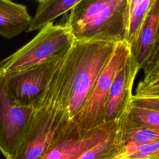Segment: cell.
Wrapping results in <instances>:
<instances>
[{"label": "cell", "mask_w": 159, "mask_h": 159, "mask_svg": "<svg viewBox=\"0 0 159 159\" xmlns=\"http://www.w3.org/2000/svg\"><path fill=\"white\" fill-rule=\"evenodd\" d=\"M127 110L124 114L122 125V135L125 145H138L159 142L158 130L141 127L133 123L126 117Z\"/></svg>", "instance_id": "15"}, {"label": "cell", "mask_w": 159, "mask_h": 159, "mask_svg": "<svg viewBox=\"0 0 159 159\" xmlns=\"http://www.w3.org/2000/svg\"><path fill=\"white\" fill-rule=\"evenodd\" d=\"M124 113L116 120L90 129H81L70 120L40 159H76L86 150L116 133L122 125Z\"/></svg>", "instance_id": "7"}, {"label": "cell", "mask_w": 159, "mask_h": 159, "mask_svg": "<svg viewBox=\"0 0 159 159\" xmlns=\"http://www.w3.org/2000/svg\"><path fill=\"white\" fill-rule=\"evenodd\" d=\"M125 159H159V142L125 145Z\"/></svg>", "instance_id": "17"}, {"label": "cell", "mask_w": 159, "mask_h": 159, "mask_svg": "<svg viewBox=\"0 0 159 159\" xmlns=\"http://www.w3.org/2000/svg\"><path fill=\"white\" fill-rule=\"evenodd\" d=\"M127 118L137 125L159 131V111L129 105Z\"/></svg>", "instance_id": "16"}, {"label": "cell", "mask_w": 159, "mask_h": 159, "mask_svg": "<svg viewBox=\"0 0 159 159\" xmlns=\"http://www.w3.org/2000/svg\"><path fill=\"white\" fill-rule=\"evenodd\" d=\"M52 75L25 124L11 159H40L71 120L57 103Z\"/></svg>", "instance_id": "3"}, {"label": "cell", "mask_w": 159, "mask_h": 159, "mask_svg": "<svg viewBox=\"0 0 159 159\" xmlns=\"http://www.w3.org/2000/svg\"><path fill=\"white\" fill-rule=\"evenodd\" d=\"M74 40L65 24H48L29 42L2 60L0 71L4 74L18 71L65 56Z\"/></svg>", "instance_id": "4"}, {"label": "cell", "mask_w": 159, "mask_h": 159, "mask_svg": "<svg viewBox=\"0 0 159 159\" xmlns=\"http://www.w3.org/2000/svg\"><path fill=\"white\" fill-rule=\"evenodd\" d=\"M81 0H42L26 32L40 30L48 24L53 23L59 16L66 13Z\"/></svg>", "instance_id": "12"}, {"label": "cell", "mask_w": 159, "mask_h": 159, "mask_svg": "<svg viewBox=\"0 0 159 159\" xmlns=\"http://www.w3.org/2000/svg\"><path fill=\"white\" fill-rule=\"evenodd\" d=\"M116 43L74 40L58 73L57 101L72 120L90 95Z\"/></svg>", "instance_id": "1"}, {"label": "cell", "mask_w": 159, "mask_h": 159, "mask_svg": "<svg viewBox=\"0 0 159 159\" xmlns=\"http://www.w3.org/2000/svg\"><path fill=\"white\" fill-rule=\"evenodd\" d=\"M32 17L27 7L11 0H0V35L14 38L29 27Z\"/></svg>", "instance_id": "11"}, {"label": "cell", "mask_w": 159, "mask_h": 159, "mask_svg": "<svg viewBox=\"0 0 159 159\" xmlns=\"http://www.w3.org/2000/svg\"><path fill=\"white\" fill-rule=\"evenodd\" d=\"M158 25L159 0H157L152 5L136 40L130 48V58L139 70L159 49Z\"/></svg>", "instance_id": "10"}, {"label": "cell", "mask_w": 159, "mask_h": 159, "mask_svg": "<svg viewBox=\"0 0 159 159\" xmlns=\"http://www.w3.org/2000/svg\"><path fill=\"white\" fill-rule=\"evenodd\" d=\"M144 78L140 81L134 95L138 98H159V49L145 64Z\"/></svg>", "instance_id": "14"}, {"label": "cell", "mask_w": 159, "mask_h": 159, "mask_svg": "<svg viewBox=\"0 0 159 159\" xmlns=\"http://www.w3.org/2000/svg\"><path fill=\"white\" fill-rule=\"evenodd\" d=\"M130 104L134 107L159 111V98H138L132 94Z\"/></svg>", "instance_id": "18"}, {"label": "cell", "mask_w": 159, "mask_h": 159, "mask_svg": "<svg viewBox=\"0 0 159 159\" xmlns=\"http://www.w3.org/2000/svg\"><path fill=\"white\" fill-rule=\"evenodd\" d=\"M34 109L19 107L9 98L4 75L0 71V152L11 159Z\"/></svg>", "instance_id": "8"}, {"label": "cell", "mask_w": 159, "mask_h": 159, "mask_svg": "<svg viewBox=\"0 0 159 159\" xmlns=\"http://www.w3.org/2000/svg\"><path fill=\"white\" fill-rule=\"evenodd\" d=\"M139 71L129 55L112 83L105 110L106 122L119 119L129 107L134 81Z\"/></svg>", "instance_id": "9"}, {"label": "cell", "mask_w": 159, "mask_h": 159, "mask_svg": "<svg viewBox=\"0 0 159 159\" xmlns=\"http://www.w3.org/2000/svg\"><path fill=\"white\" fill-rule=\"evenodd\" d=\"M65 56L48 60L23 70L3 73L8 95L14 104L34 109L48 80L61 65Z\"/></svg>", "instance_id": "6"}, {"label": "cell", "mask_w": 159, "mask_h": 159, "mask_svg": "<svg viewBox=\"0 0 159 159\" xmlns=\"http://www.w3.org/2000/svg\"><path fill=\"white\" fill-rule=\"evenodd\" d=\"M37 1L39 2V1H42V0H37Z\"/></svg>", "instance_id": "19"}, {"label": "cell", "mask_w": 159, "mask_h": 159, "mask_svg": "<svg viewBox=\"0 0 159 159\" xmlns=\"http://www.w3.org/2000/svg\"><path fill=\"white\" fill-rule=\"evenodd\" d=\"M122 125L123 120L121 127L116 133L86 150L76 159H125L126 151Z\"/></svg>", "instance_id": "13"}, {"label": "cell", "mask_w": 159, "mask_h": 159, "mask_svg": "<svg viewBox=\"0 0 159 159\" xmlns=\"http://www.w3.org/2000/svg\"><path fill=\"white\" fill-rule=\"evenodd\" d=\"M130 53V49L125 42L116 43L87 101L72 119L78 127L90 129L106 122L105 110L112 83Z\"/></svg>", "instance_id": "5"}, {"label": "cell", "mask_w": 159, "mask_h": 159, "mask_svg": "<svg viewBox=\"0 0 159 159\" xmlns=\"http://www.w3.org/2000/svg\"><path fill=\"white\" fill-rule=\"evenodd\" d=\"M128 0H81L65 25L75 40L125 42L129 20Z\"/></svg>", "instance_id": "2"}]
</instances>
